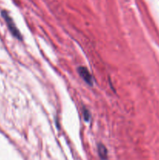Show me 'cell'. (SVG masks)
I'll return each instance as SVG.
<instances>
[{"label":"cell","instance_id":"cell-1","mask_svg":"<svg viewBox=\"0 0 159 160\" xmlns=\"http://www.w3.org/2000/svg\"><path fill=\"white\" fill-rule=\"evenodd\" d=\"M2 17L4 18L5 21H6V24H7L11 34H12L14 37L17 38V39H19V40H22L21 34H20V31H18L17 28L16 27L15 23H14L13 20H12V19L9 17L8 12H6V11H2Z\"/></svg>","mask_w":159,"mask_h":160},{"label":"cell","instance_id":"cell-2","mask_svg":"<svg viewBox=\"0 0 159 160\" xmlns=\"http://www.w3.org/2000/svg\"><path fill=\"white\" fill-rule=\"evenodd\" d=\"M77 71L80 76V78H82L87 84H88L90 86L93 85V78H92V76L90 75L89 70H87L86 67H79L77 69Z\"/></svg>","mask_w":159,"mask_h":160},{"label":"cell","instance_id":"cell-3","mask_svg":"<svg viewBox=\"0 0 159 160\" xmlns=\"http://www.w3.org/2000/svg\"><path fill=\"white\" fill-rule=\"evenodd\" d=\"M98 155H99L100 158L102 160H106L108 158V150L106 147L102 144H99L98 145Z\"/></svg>","mask_w":159,"mask_h":160},{"label":"cell","instance_id":"cell-4","mask_svg":"<svg viewBox=\"0 0 159 160\" xmlns=\"http://www.w3.org/2000/svg\"><path fill=\"white\" fill-rule=\"evenodd\" d=\"M84 120L88 121L89 119H90V113H89L88 110L87 109H84Z\"/></svg>","mask_w":159,"mask_h":160}]
</instances>
